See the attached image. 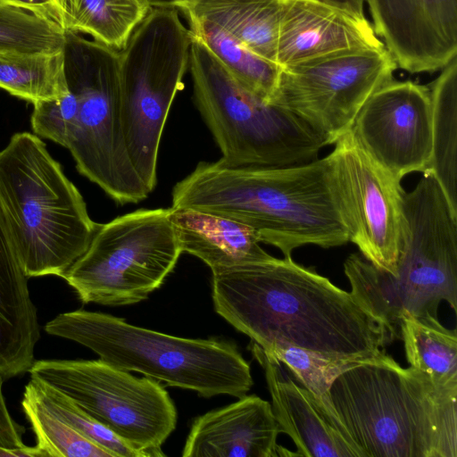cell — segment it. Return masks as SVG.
Listing matches in <instances>:
<instances>
[{
	"mask_svg": "<svg viewBox=\"0 0 457 457\" xmlns=\"http://www.w3.org/2000/svg\"><path fill=\"white\" fill-rule=\"evenodd\" d=\"M29 372L146 457L165 455L162 445L175 429L178 414L159 381L133 376L101 359L38 360Z\"/></svg>",
	"mask_w": 457,
	"mask_h": 457,
	"instance_id": "cell-11",
	"label": "cell"
},
{
	"mask_svg": "<svg viewBox=\"0 0 457 457\" xmlns=\"http://www.w3.org/2000/svg\"><path fill=\"white\" fill-rule=\"evenodd\" d=\"M27 9L57 22L56 0H0Z\"/></svg>",
	"mask_w": 457,
	"mask_h": 457,
	"instance_id": "cell-32",
	"label": "cell"
},
{
	"mask_svg": "<svg viewBox=\"0 0 457 457\" xmlns=\"http://www.w3.org/2000/svg\"><path fill=\"white\" fill-rule=\"evenodd\" d=\"M0 88L33 104L62 97L67 93L62 51L0 52Z\"/></svg>",
	"mask_w": 457,
	"mask_h": 457,
	"instance_id": "cell-26",
	"label": "cell"
},
{
	"mask_svg": "<svg viewBox=\"0 0 457 457\" xmlns=\"http://www.w3.org/2000/svg\"><path fill=\"white\" fill-rule=\"evenodd\" d=\"M403 228L396 274L362 255L344 262L351 293L387 329L401 338L403 317H437L441 302L457 309V217L431 174L423 173L403 194Z\"/></svg>",
	"mask_w": 457,
	"mask_h": 457,
	"instance_id": "cell-5",
	"label": "cell"
},
{
	"mask_svg": "<svg viewBox=\"0 0 457 457\" xmlns=\"http://www.w3.org/2000/svg\"><path fill=\"white\" fill-rule=\"evenodd\" d=\"M337 416L364 457H457V385L385 351L333 382Z\"/></svg>",
	"mask_w": 457,
	"mask_h": 457,
	"instance_id": "cell-3",
	"label": "cell"
},
{
	"mask_svg": "<svg viewBox=\"0 0 457 457\" xmlns=\"http://www.w3.org/2000/svg\"><path fill=\"white\" fill-rule=\"evenodd\" d=\"M171 208L241 222L284 257L305 245L349 242L328 177V157L280 167L231 168L200 162L172 189Z\"/></svg>",
	"mask_w": 457,
	"mask_h": 457,
	"instance_id": "cell-2",
	"label": "cell"
},
{
	"mask_svg": "<svg viewBox=\"0 0 457 457\" xmlns=\"http://www.w3.org/2000/svg\"><path fill=\"white\" fill-rule=\"evenodd\" d=\"M33 380L43 404L83 436L111 453L113 457H146L143 452L91 417L67 395L46 383Z\"/></svg>",
	"mask_w": 457,
	"mask_h": 457,
	"instance_id": "cell-30",
	"label": "cell"
},
{
	"mask_svg": "<svg viewBox=\"0 0 457 457\" xmlns=\"http://www.w3.org/2000/svg\"><path fill=\"white\" fill-rule=\"evenodd\" d=\"M361 148L395 179L425 172L432 152L429 87L390 80L377 89L350 129Z\"/></svg>",
	"mask_w": 457,
	"mask_h": 457,
	"instance_id": "cell-14",
	"label": "cell"
},
{
	"mask_svg": "<svg viewBox=\"0 0 457 457\" xmlns=\"http://www.w3.org/2000/svg\"><path fill=\"white\" fill-rule=\"evenodd\" d=\"M52 336L82 345L99 359L202 397H241L253 380L237 346L219 338L194 339L137 327L111 314L76 310L45 325Z\"/></svg>",
	"mask_w": 457,
	"mask_h": 457,
	"instance_id": "cell-7",
	"label": "cell"
},
{
	"mask_svg": "<svg viewBox=\"0 0 457 457\" xmlns=\"http://www.w3.org/2000/svg\"><path fill=\"white\" fill-rule=\"evenodd\" d=\"M279 433L271 404L255 395H245L195 418L182 456L278 457Z\"/></svg>",
	"mask_w": 457,
	"mask_h": 457,
	"instance_id": "cell-18",
	"label": "cell"
},
{
	"mask_svg": "<svg viewBox=\"0 0 457 457\" xmlns=\"http://www.w3.org/2000/svg\"><path fill=\"white\" fill-rule=\"evenodd\" d=\"M193 36L198 38L246 90L270 103L281 67L254 54L216 24L185 15Z\"/></svg>",
	"mask_w": 457,
	"mask_h": 457,
	"instance_id": "cell-24",
	"label": "cell"
},
{
	"mask_svg": "<svg viewBox=\"0 0 457 457\" xmlns=\"http://www.w3.org/2000/svg\"><path fill=\"white\" fill-rule=\"evenodd\" d=\"M188 68L194 103L222 154L219 161L223 165L301 164L317 159L326 146L298 116L243 87L193 35Z\"/></svg>",
	"mask_w": 457,
	"mask_h": 457,
	"instance_id": "cell-8",
	"label": "cell"
},
{
	"mask_svg": "<svg viewBox=\"0 0 457 457\" xmlns=\"http://www.w3.org/2000/svg\"><path fill=\"white\" fill-rule=\"evenodd\" d=\"M65 32L55 21L0 1V52L52 54L62 51Z\"/></svg>",
	"mask_w": 457,
	"mask_h": 457,
	"instance_id": "cell-29",
	"label": "cell"
},
{
	"mask_svg": "<svg viewBox=\"0 0 457 457\" xmlns=\"http://www.w3.org/2000/svg\"><path fill=\"white\" fill-rule=\"evenodd\" d=\"M176 9L184 16L212 21L254 54L276 62L281 0H188Z\"/></svg>",
	"mask_w": 457,
	"mask_h": 457,
	"instance_id": "cell-21",
	"label": "cell"
},
{
	"mask_svg": "<svg viewBox=\"0 0 457 457\" xmlns=\"http://www.w3.org/2000/svg\"><path fill=\"white\" fill-rule=\"evenodd\" d=\"M0 209L28 278L62 277L100 225L40 137L26 131L0 151Z\"/></svg>",
	"mask_w": 457,
	"mask_h": 457,
	"instance_id": "cell-6",
	"label": "cell"
},
{
	"mask_svg": "<svg viewBox=\"0 0 457 457\" xmlns=\"http://www.w3.org/2000/svg\"><path fill=\"white\" fill-rule=\"evenodd\" d=\"M182 253L202 260L212 271L270 259L254 230L226 217L190 208H170Z\"/></svg>",
	"mask_w": 457,
	"mask_h": 457,
	"instance_id": "cell-20",
	"label": "cell"
},
{
	"mask_svg": "<svg viewBox=\"0 0 457 457\" xmlns=\"http://www.w3.org/2000/svg\"><path fill=\"white\" fill-rule=\"evenodd\" d=\"M62 53L67 93L33 104V132L67 148L78 171L116 203L145 199L122 134L119 52L65 32Z\"/></svg>",
	"mask_w": 457,
	"mask_h": 457,
	"instance_id": "cell-4",
	"label": "cell"
},
{
	"mask_svg": "<svg viewBox=\"0 0 457 457\" xmlns=\"http://www.w3.org/2000/svg\"><path fill=\"white\" fill-rule=\"evenodd\" d=\"M216 312L263 350L278 345L345 355H378L392 342L351 292L291 256L216 270Z\"/></svg>",
	"mask_w": 457,
	"mask_h": 457,
	"instance_id": "cell-1",
	"label": "cell"
},
{
	"mask_svg": "<svg viewBox=\"0 0 457 457\" xmlns=\"http://www.w3.org/2000/svg\"><path fill=\"white\" fill-rule=\"evenodd\" d=\"M328 157L329 185L349 241L377 268L396 274L403 228L401 181L360 146L349 130Z\"/></svg>",
	"mask_w": 457,
	"mask_h": 457,
	"instance_id": "cell-13",
	"label": "cell"
},
{
	"mask_svg": "<svg viewBox=\"0 0 457 457\" xmlns=\"http://www.w3.org/2000/svg\"><path fill=\"white\" fill-rule=\"evenodd\" d=\"M28 278L0 209V376L4 378L29 371L40 337Z\"/></svg>",
	"mask_w": 457,
	"mask_h": 457,
	"instance_id": "cell-19",
	"label": "cell"
},
{
	"mask_svg": "<svg viewBox=\"0 0 457 457\" xmlns=\"http://www.w3.org/2000/svg\"><path fill=\"white\" fill-rule=\"evenodd\" d=\"M326 3L341 9L346 10L356 15L365 16L363 12V5L365 0H316Z\"/></svg>",
	"mask_w": 457,
	"mask_h": 457,
	"instance_id": "cell-33",
	"label": "cell"
},
{
	"mask_svg": "<svg viewBox=\"0 0 457 457\" xmlns=\"http://www.w3.org/2000/svg\"><path fill=\"white\" fill-rule=\"evenodd\" d=\"M151 7L177 8L178 5L188 0H146Z\"/></svg>",
	"mask_w": 457,
	"mask_h": 457,
	"instance_id": "cell-35",
	"label": "cell"
},
{
	"mask_svg": "<svg viewBox=\"0 0 457 457\" xmlns=\"http://www.w3.org/2000/svg\"><path fill=\"white\" fill-rule=\"evenodd\" d=\"M397 65L386 47L367 48L281 68L271 100L335 144L370 96L393 79Z\"/></svg>",
	"mask_w": 457,
	"mask_h": 457,
	"instance_id": "cell-12",
	"label": "cell"
},
{
	"mask_svg": "<svg viewBox=\"0 0 457 457\" xmlns=\"http://www.w3.org/2000/svg\"><path fill=\"white\" fill-rule=\"evenodd\" d=\"M428 86L432 107V152L423 173L431 174L457 217V56Z\"/></svg>",
	"mask_w": 457,
	"mask_h": 457,
	"instance_id": "cell-23",
	"label": "cell"
},
{
	"mask_svg": "<svg viewBox=\"0 0 457 457\" xmlns=\"http://www.w3.org/2000/svg\"><path fill=\"white\" fill-rule=\"evenodd\" d=\"M41 457V454L36 446H26L21 449H8L0 446V457Z\"/></svg>",
	"mask_w": 457,
	"mask_h": 457,
	"instance_id": "cell-34",
	"label": "cell"
},
{
	"mask_svg": "<svg viewBox=\"0 0 457 457\" xmlns=\"http://www.w3.org/2000/svg\"><path fill=\"white\" fill-rule=\"evenodd\" d=\"M181 253L170 208L139 209L100 224L61 278L83 303L129 305L160 287Z\"/></svg>",
	"mask_w": 457,
	"mask_h": 457,
	"instance_id": "cell-10",
	"label": "cell"
},
{
	"mask_svg": "<svg viewBox=\"0 0 457 457\" xmlns=\"http://www.w3.org/2000/svg\"><path fill=\"white\" fill-rule=\"evenodd\" d=\"M373 29L397 67L442 70L457 55V0H365Z\"/></svg>",
	"mask_w": 457,
	"mask_h": 457,
	"instance_id": "cell-15",
	"label": "cell"
},
{
	"mask_svg": "<svg viewBox=\"0 0 457 457\" xmlns=\"http://www.w3.org/2000/svg\"><path fill=\"white\" fill-rule=\"evenodd\" d=\"M250 350L264 371L279 432L291 437L298 456L364 457L345 427L306 388L284 374L279 361L253 342Z\"/></svg>",
	"mask_w": 457,
	"mask_h": 457,
	"instance_id": "cell-17",
	"label": "cell"
},
{
	"mask_svg": "<svg viewBox=\"0 0 457 457\" xmlns=\"http://www.w3.org/2000/svg\"><path fill=\"white\" fill-rule=\"evenodd\" d=\"M21 407L41 457H113L51 412L41 402L33 379L25 386Z\"/></svg>",
	"mask_w": 457,
	"mask_h": 457,
	"instance_id": "cell-28",
	"label": "cell"
},
{
	"mask_svg": "<svg viewBox=\"0 0 457 457\" xmlns=\"http://www.w3.org/2000/svg\"><path fill=\"white\" fill-rule=\"evenodd\" d=\"M385 47L365 16L316 0H281L276 62L282 68Z\"/></svg>",
	"mask_w": 457,
	"mask_h": 457,
	"instance_id": "cell-16",
	"label": "cell"
},
{
	"mask_svg": "<svg viewBox=\"0 0 457 457\" xmlns=\"http://www.w3.org/2000/svg\"><path fill=\"white\" fill-rule=\"evenodd\" d=\"M57 22L64 32L85 33L118 52L146 17V0H56Z\"/></svg>",
	"mask_w": 457,
	"mask_h": 457,
	"instance_id": "cell-22",
	"label": "cell"
},
{
	"mask_svg": "<svg viewBox=\"0 0 457 457\" xmlns=\"http://www.w3.org/2000/svg\"><path fill=\"white\" fill-rule=\"evenodd\" d=\"M192 35L176 8L152 7L119 52L120 121L127 153L150 194L165 122L184 87Z\"/></svg>",
	"mask_w": 457,
	"mask_h": 457,
	"instance_id": "cell-9",
	"label": "cell"
},
{
	"mask_svg": "<svg viewBox=\"0 0 457 457\" xmlns=\"http://www.w3.org/2000/svg\"><path fill=\"white\" fill-rule=\"evenodd\" d=\"M400 336L410 366L426 373L440 385H457V333L437 317L406 316L401 320Z\"/></svg>",
	"mask_w": 457,
	"mask_h": 457,
	"instance_id": "cell-25",
	"label": "cell"
},
{
	"mask_svg": "<svg viewBox=\"0 0 457 457\" xmlns=\"http://www.w3.org/2000/svg\"><path fill=\"white\" fill-rule=\"evenodd\" d=\"M4 378L0 376V446L8 449L26 447L22 440L25 432L23 426L18 424L11 416L3 394Z\"/></svg>",
	"mask_w": 457,
	"mask_h": 457,
	"instance_id": "cell-31",
	"label": "cell"
},
{
	"mask_svg": "<svg viewBox=\"0 0 457 457\" xmlns=\"http://www.w3.org/2000/svg\"><path fill=\"white\" fill-rule=\"evenodd\" d=\"M264 351L285 364L295 379L319 401L328 415L340 424L342 423L337 416L329 393L333 382L346 370L378 355H345L290 345H274Z\"/></svg>",
	"mask_w": 457,
	"mask_h": 457,
	"instance_id": "cell-27",
	"label": "cell"
}]
</instances>
